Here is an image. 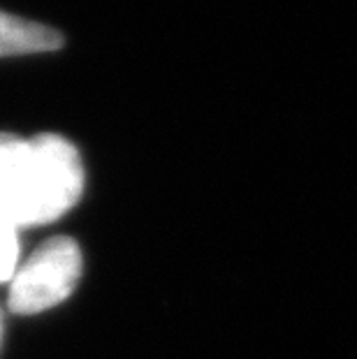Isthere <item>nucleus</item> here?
Returning a JSON list of instances; mask_svg holds the SVG:
<instances>
[{
  "label": "nucleus",
  "instance_id": "nucleus-3",
  "mask_svg": "<svg viewBox=\"0 0 357 359\" xmlns=\"http://www.w3.org/2000/svg\"><path fill=\"white\" fill-rule=\"evenodd\" d=\"M63 44L58 30L0 12V58L54 51Z\"/></svg>",
  "mask_w": 357,
  "mask_h": 359
},
{
  "label": "nucleus",
  "instance_id": "nucleus-2",
  "mask_svg": "<svg viewBox=\"0 0 357 359\" xmlns=\"http://www.w3.org/2000/svg\"><path fill=\"white\" fill-rule=\"evenodd\" d=\"M81 276V250L70 236H51L33 250L10 280L7 304L14 313H40L65 302Z\"/></svg>",
  "mask_w": 357,
  "mask_h": 359
},
{
  "label": "nucleus",
  "instance_id": "nucleus-1",
  "mask_svg": "<svg viewBox=\"0 0 357 359\" xmlns=\"http://www.w3.org/2000/svg\"><path fill=\"white\" fill-rule=\"evenodd\" d=\"M83 165L60 135L24 137L0 133V220L12 227L54 223L79 202Z\"/></svg>",
  "mask_w": 357,
  "mask_h": 359
},
{
  "label": "nucleus",
  "instance_id": "nucleus-4",
  "mask_svg": "<svg viewBox=\"0 0 357 359\" xmlns=\"http://www.w3.org/2000/svg\"><path fill=\"white\" fill-rule=\"evenodd\" d=\"M17 227L0 220V283L12 280L19 269V236Z\"/></svg>",
  "mask_w": 357,
  "mask_h": 359
}]
</instances>
